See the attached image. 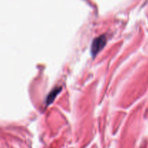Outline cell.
Masks as SVG:
<instances>
[{"label":"cell","mask_w":148,"mask_h":148,"mask_svg":"<svg viewBox=\"0 0 148 148\" xmlns=\"http://www.w3.org/2000/svg\"><path fill=\"white\" fill-rule=\"evenodd\" d=\"M106 44V37L105 35H101L93 40L91 46V53L93 57L95 56L103 49L105 45Z\"/></svg>","instance_id":"6da1fadb"},{"label":"cell","mask_w":148,"mask_h":148,"mask_svg":"<svg viewBox=\"0 0 148 148\" xmlns=\"http://www.w3.org/2000/svg\"><path fill=\"white\" fill-rule=\"evenodd\" d=\"M61 90V87H57V88L53 89L52 91H51V93H49L47 98H46V103H47V105H50L51 103H53V101L55 100L56 97H57V95L60 93Z\"/></svg>","instance_id":"7a4b0ae2"}]
</instances>
